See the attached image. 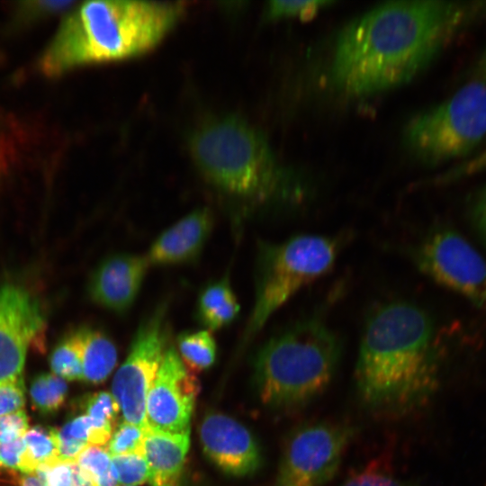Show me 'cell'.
<instances>
[{
	"instance_id": "cell-1",
	"label": "cell",
	"mask_w": 486,
	"mask_h": 486,
	"mask_svg": "<svg viewBox=\"0 0 486 486\" xmlns=\"http://www.w3.org/2000/svg\"><path fill=\"white\" fill-rule=\"evenodd\" d=\"M484 16V1L380 4L339 33L331 60L332 84L351 95H367L402 85L428 66L456 35Z\"/></svg>"
},
{
	"instance_id": "cell-2",
	"label": "cell",
	"mask_w": 486,
	"mask_h": 486,
	"mask_svg": "<svg viewBox=\"0 0 486 486\" xmlns=\"http://www.w3.org/2000/svg\"><path fill=\"white\" fill-rule=\"evenodd\" d=\"M433 320L420 307L392 302L369 315L355 369L356 392L370 413L400 417L423 407L439 384Z\"/></svg>"
},
{
	"instance_id": "cell-3",
	"label": "cell",
	"mask_w": 486,
	"mask_h": 486,
	"mask_svg": "<svg viewBox=\"0 0 486 486\" xmlns=\"http://www.w3.org/2000/svg\"><path fill=\"white\" fill-rule=\"evenodd\" d=\"M183 13L178 2H85L65 17L38 68L57 77L84 66L143 55L164 40Z\"/></svg>"
},
{
	"instance_id": "cell-4",
	"label": "cell",
	"mask_w": 486,
	"mask_h": 486,
	"mask_svg": "<svg viewBox=\"0 0 486 486\" xmlns=\"http://www.w3.org/2000/svg\"><path fill=\"white\" fill-rule=\"evenodd\" d=\"M189 148L202 177L221 193L251 204L297 198L301 188L259 130L235 116L211 119L191 135Z\"/></svg>"
},
{
	"instance_id": "cell-5",
	"label": "cell",
	"mask_w": 486,
	"mask_h": 486,
	"mask_svg": "<svg viewBox=\"0 0 486 486\" xmlns=\"http://www.w3.org/2000/svg\"><path fill=\"white\" fill-rule=\"evenodd\" d=\"M342 352L339 338L320 319L289 325L266 341L253 359V382L266 408L299 411L330 384Z\"/></svg>"
},
{
	"instance_id": "cell-6",
	"label": "cell",
	"mask_w": 486,
	"mask_h": 486,
	"mask_svg": "<svg viewBox=\"0 0 486 486\" xmlns=\"http://www.w3.org/2000/svg\"><path fill=\"white\" fill-rule=\"evenodd\" d=\"M338 236L301 234L281 243H261L256 266L255 302L245 344L295 293L330 270L342 248Z\"/></svg>"
},
{
	"instance_id": "cell-7",
	"label": "cell",
	"mask_w": 486,
	"mask_h": 486,
	"mask_svg": "<svg viewBox=\"0 0 486 486\" xmlns=\"http://www.w3.org/2000/svg\"><path fill=\"white\" fill-rule=\"evenodd\" d=\"M486 136V81L472 80L413 117L403 141L419 161L438 165L467 156Z\"/></svg>"
},
{
	"instance_id": "cell-8",
	"label": "cell",
	"mask_w": 486,
	"mask_h": 486,
	"mask_svg": "<svg viewBox=\"0 0 486 486\" xmlns=\"http://www.w3.org/2000/svg\"><path fill=\"white\" fill-rule=\"evenodd\" d=\"M356 433V427L340 421L295 427L284 440L274 486H325Z\"/></svg>"
},
{
	"instance_id": "cell-9",
	"label": "cell",
	"mask_w": 486,
	"mask_h": 486,
	"mask_svg": "<svg viewBox=\"0 0 486 486\" xmlns=\"http://www.w3.org/2000/svg\"><path fill=\"white\" fill-rule=\"evenodd\" d=\"M167 303L163 302L146 316L133 337L125 361L112 382V394L123 420L146 428V401L168 344Z\"/></svg>"
},
{
	"instance_id": "cell-10",
	"label": "cell",
	"mask_w": 486,
	"mask_h": 486,
	"mask_svg": "<svg viewBox=\"0 0 486 486\" xmlns=\"http://www.w3.org/2000/svg\"><path fill=\"white\" fill-rule=\"evenodd\" d=\"M421 272L486 310V261L460 234L440 230L413 252Z\"/></svg>"
},
{
	"instance_id": "cell-11",
	"label": "cell",
	"mask_w": 486,
	"mask_h": 486,
	"mask_svg": "<svg viewBox=\"0 0 486 486\" xmlns=\"http://www.w3.org/2000/svg\"><path fill=\"white\" fill-rule=\"evenodd\" d=\"M200 385L182 362L173 345L166 349L146 401V428L150 430L184 434Z\"/></svg>"
},
{
	"instance_id": "cell-12",
	"label": "cell",
	"mask_w": 486,
	"mask_h": 486,
	"mask_svg": "<svg viewBox=\"0 0 486 486\" xmlns=\"http://www.w3.org/2000/svg\"><path fill=\"white\" fill-rule=\"evenodd\" d=\"M39 303L24 289L0 287V383L22 379L29 346L43 331Z\"/></svg>"
},
{
	"instance_id": "cell-13",
	"label": "cell",
	"mask_w": 486,
	"mask_h": 486,
	"mask_svg": "<svg viewBox=\"0 0 486 486\" xmlns=\"http://www.w3.org/2000/svg\"><path fill=\"white\" fill-rule=\"evenodd\" d=\"M199 433L203 452L225 473L248 476L261 467L262 454L256 438L234 418L220 413L209 414Z\"/></svg>"
},
{
	"instance_id": "cell-14",
	"label": "cell",
	"mask_w": 486,
	"mask_h": 486,
	"mask_svg": "<svg viewBox=\"0 0 486 486\" xmlns=\"http://www.w3.org/2000/svg\"><path fill=\"white\" fill-rule=\"evenodd\" d=\"M148 266L146 256L120 253L108 256L90 277L91 299L115 313L126 312L139 294Z\"/></svg>"
},
{
	"instance_id": "cell-15",
	"label": "cell",
	"mask_w": 486,
	"mask_h": 486,
	"mask_svg": "<svg viewBox=\"0 0 486 486\" xmlns=\"http://www.w3.org/2000/svg\"><path fill=\"white\" fill-rule=\"evenodd\" d=\"M213 224L214 218L208 208L188 213L154 240L146 255L149 265L168 266L194 261L206 244Z\"/></svg>"
},
{
	"instance_id": "cell-16",
	"label": "cell",
	"mask_w": 486,
	"mask_h": 486,
	"mask_svg": "<svg viewBox=\"0 0 486 486\" xmlns=\"http://www.w3.org/2000/svg\"><path fill=\"white\" fill-rule=\"evenodd\" d=\"M189 442V433L168 434L146 429L143 455L151 486H180Z\"/></svg>"
},
{
	"instance_id": "cell-17",
	"label": "cell",
	"mask_w": 486,
	"mask_h": 486,
	"mask_svg": "<svg viewBox=\"0 0 486 486\" xmlns=\"http://www.w3.org/2000/svg\"><path fill=\"white\" fill-rule=\"evenodd\" d=\"M238 311L239 304L228 276L210 283L199 294L196 317L206 329L223 328L234 320Z\"/></svg>"
},
{
	"instance_id": "cell-18",
	"label": "cell",
	"mask_w": 486,
	"mask_h": 486,
	"mask_svg": "<svg viewBox=\"0 0 486 486\" xmlns=\"http://www.w3.org/2000/svg\"><path fill=\"white\" fill-rule=\"evenodd\" d=\"M83 350V379L97 384L106 380L117 362V349L113 341L103 331L78 328Z\"/></svg>"
},
{
	"instance_id": "cell-19",
	"label": "cell",
	"mask_w": 486,
	"mask_h": 486,
	"mask_svg": "<svg viewBox=\"0 0 486 486\" xmlns=\"http://www.w3.org/2000/svg\"><path fill=\"white\" fill-rule=\"evenodd\" d=\"M25 451L20 472L33 473L40 466H49L60 461L58 440L54 428L34 426L23 436Z\"/></svg>"
},
{
	"instance_id": "cell-20",
	"label": "cell",
	"mask_w": 486,
	"mask_h": 486,
	"mask_svg": "<svg viewBox=\"0 0 486 486\" xmlns=\"http://www.w3.org/2000/svg\"><path fill=\"white\" fill-rule=\"evenodd\" d=\"M179 356L194 374L211 367L216 358L217 345L209 329L184 331L176 338Z\"/></svg>"
},
{
	"instance_id": "cell-21",
	"label": "cell",
	"mask_w": 486,
	"mask_h": 486,
	"mask_svg": "<svg viewBox=\"0 0 486 486\" xmlns=\"http://www.w3.org/2000/svg\"><path fill=\"white\" fill-rule=\"evenodd\" d=\"M52 373L64 380L83 379V350L79 329L68 333L53 349L50 358Z\"/></svg>"
},
{
	"instance_id": "cell-22",
	"label": "cell",
	"mask_w": 486,
	"mask_h": 486,
	"mask_svg": "<svg viewBox=\"0 0 486 486\" xmlns=\"http://www.w3.org/2000/svg\"><path fill=\"white\" fill-rule=\"evenodd\" d=\"M67 393L66 380L53 373L38 375L30 387L32 403L43 414L57 411L63 405Z\"/></svg>"
},
{
	"instance_id": "cell-23",
	"label": "cell",
	"mask_w": 486,
	"mask_h": 486,
	"mask_svg": "<svg viewBox=\"0 0 486 486\" xmlns=\"http://www.w3.org/2000/svg\"><path fill=\"white\" fill-rule=\"evenodd\" d=\"M73 4L71 1H23L14 7L12 25L28 27L56 14Z\"/></svg>"
},
{
	"instance_id": "cell-24",
	"label": "cell",
	"mask_w": 486,
	"mask_h": 486,
	"mask_svg": "<svg viewBox=\"0 0 486 486\" xmlns=\"http://www.w3.org/2000/svg\"><path fill=\"white\" fill-rule=\"evenodd\" d=\"M35 473L48 486H95L76 462L59 461L49 466H40Z\"/></svg>"
},
{
	"instance_id": "cell-25",
	"label": "cell",
	"mask_w": 486,
	"mask_h": 486,
	"mask_svg": "<svg viewBox=\"0 0 486 486\" xmlns=\"http://www.w3.org/2000/svg\"><path fill=\"white\" fill-rule=\"evenodd\" d=\"M112 466L118 483L137 486L148 482V467L141 454L112 456Z\"/></svg>"
},
{
	"instance_id": "cell-26",
	"label": "cell",
	"mask_w": 486,
	"mask_h": 486,
	"mask_svg": "<svg viewBox=\"0 0 486 486\" xmlns=\"http://www.w3.org/2000/svg\"><path fill=\"white\" fill-rule=\"evenodd\" d=\"M147 428L123 421L117 425L112 436L105 446L112 456L141 454H143V442Z\"/></svg>"
},
{
	"instance_id": "cell-27",
	"label": "cell",
	"mask_w": 486,
	"mask_h": 486,
	"mask_svg": "<svg viewBox=\"0 0 486 486\" xmlns=\"http://www.w3.org/2000/svg\"><path fill=\"white\" fill-rule=\"evenodd\" d=\"M85 410L96 427L112 432L115 428L120 407L112 393L99 392L91 395L85 402Z\"/></svg>"
},
{
	"instance_id": "cell-28",
	"label": "cell",
	"mask_w": 486,
	"mask_h": 486,
	"mask_svg": "<svg viewBox=\"0 0 486 486\" xmlns=\"http://www.w3.org/2000/svg\"><path fill=\"white\" fill-rule=\"evenodd\" d=\"M76 463L96 486L113 472L112 455L105 446H89L76 458Z\"/></svg>"
},
{
	"instance_id": "cell-29",
	"label": "cell",
	"mask_w": 486,
	"mask_h": 486,
	"mask_svg": "<svg viewBox=\"0 0 486 486\" xmlns=\"http://www.w3.org/2000/svg\"><path fill=\"white\" fill-rule=\"evenodd\" d=\"M58 430L88 446H106L112 434L96 427L86 414L72 418Z\"/></svg>"
},
{
	"instance_id": "cell-30",
	"label": "cell",
	"mask_w": 486,
	"mask_h": 486,
	"mask_svg": "<svg viewBox=\"0 0 486 486\" xmlns=\"http://www.w3.org/2000/svg\"><path fill=\"white\" fill-rule=\"evenodd\" d=\"M332 4V1L327 0H310V1H271L266 6V14L270 18L300 16L309 17L316 14L323 6Z\"/></svg>"
},
{
	"instance_id": "cell-31",
	"label": "cell",
	"mask_w": 486,
	"mask_h": 486,
	"mask_svg": "<svg viewBox=\"0 0 486 486\" xmlns=\"http://www.w3.org/2000/svg\"><path fill=\"white\" fill-rule=\"evenodd\" d=\"M340 486H417L389 472L366 469L348 477Z\"/></svg>"
},
{
	"instance_id": "cell-32",
	"label": "cell",
	"mask_w": 486,
	"mask_h": 486,
	"mask_svg": "<svg viewBox=\"0 0 486 486\" xmlns=\"http://www.w3.org/2000/svg\"><path fill=\"white\" fill-rule=\"evenodd\" d=\"M486 171V148L472 158L461 162L456 166L437 177L436 180L439 184H447L469 177L471 176Z\"/></svg>"
},
{
	"instance_id": "cell-33",
	"label": "cell",
	"mask_w": 486,
	"mask_h": 486,
	"mask_svg": "<svg viewBox=\"0 0 486 486\" xmlns=\"http://www.w3.org/2000/svg\"><path fill=\"white\" fill-rule=\"evenodd\" d=\"M24 403L23 380L0 383V416L22 410Z\"/></svg>"
},
{
	"instance_id": "cell-34",
	"label": "cell",
	"mask_w": 486,
	"mask_h": 486,
	"mask_svg": "<svg viewBox=\"0 0 486 486\" xmlns=\"http://www.w3.org/2000/svg\"><path fill=\"white\" fill-rule=\"evenodd\" d=\"M28 429V417L23 410L0 416V444L24 436Z\"/></svg>"
},
{
	"instance_id": "cell-35",
	"label": "cell",
	"mask_w": 486,
	"mask_h": 486,
	"mask_svg": "<svg viewBox=\"0 0 486 486\" xmlns=\"http://www.w3.org/2000/svg\"><path fill=\"white\" fill-rule=\"evenodd\" d=\"M24 451L23 436L9 443L0 444V461L4 465L19 471Z\"/></svg>"
},
{
	"instance_id": "cell-36",
	"label": "cell",
	"mask_w": 486,
	"mask_h": 486,
	"mask_svg": "<svg viewBox=\"0 0 486 486\" xmlns=\"http://www.w3.org/2000/svg\"><path fill=\"white\" fill-rule=\"evenodd\" d=\"M14 144L0 124V180L10 171L15 158Z\"/></svg>"
},
{
	"instance_id": "cell-37",
	"label": "cell",
	"mask_w": 486,
	"mask_h": 486,
	"mask_svg": "<svg viewBox=\"0 0 486 486\" xmlns=\"http://www.w3.org/2000/svg\"><path fill=\"white\" fill-rule=\"evenodd\" d=\"M471 214L477 232L486 244V186L476 195Z\"/></svg>"
},
{
	"instance_id": "cell-38",
	"label": "cell",
	"mask_w": 486,
	"mask_h": 486,
	"mask_svg": "<svg viewBox=\"0 0 486 486\" xmlns=\"http://www.w3.org/2000/svg\"><path fill=\"white\" fill-rule=\"evenodd\" d=\"M22 477L18 471L4 465L0 461V486H22Z\"/></svg>"
},
{
	"instance_id": "cell-39",
	"label": "cell",
	"mask_w": 486,
	"mask_h": 486,
	"mask_svg": "<svg viewBox=\"0 0 486 486\" xmlns=\"http://www.w3.org/2000/svg\"><path fill=\"white\" fill-rule=\"evenodd\" d=\"M22 486H48L45 481L37 473L24 474Z\"/></svg>"
},
{
	"instance_id": "cell-40",
	"label": "cell",
	"mask_w": 486,
	"mask_h": 486,
	"mask_svg": "<svg viewBox=\"0 0 486 486\" xmlns=\"http://www.w3.org/2000/svg\"><path fill=\"white\" fill-rule=\"evenodd\" d=\"M478 72L481 76V79L486 81V51L482 55L481 60L478 64Z\"/></svg>"
},
{
	"instance_id": "cell-41",
	"label": "cell",
	"mask_w": 486,
	"mask_h": 486,
	"mask_svg": "<svg viewBox=\"0 0 486 486\" xmlns=\"http://www.w3.org/2000/svg\"><path fill=\"white\" fill-rule=\"evenodd\" d=\"M122 486H124V485H122Z\"/></svg>"
}]
</instances>
